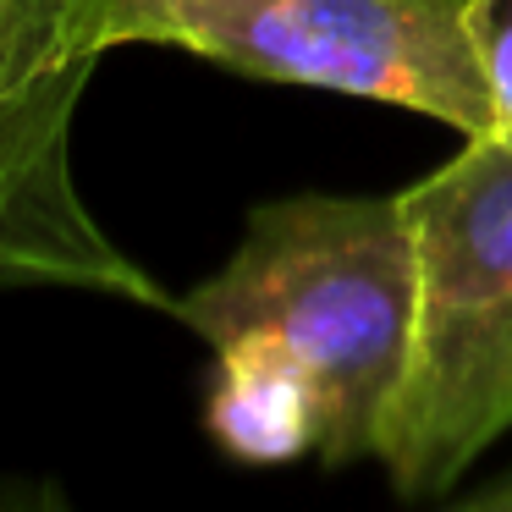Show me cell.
<instances>
[{
    "instance_id": "6da1fadb",
    "label": "cell",
    "mask_w": 512,
    "mask_h": 512,
    "mask_svg": "<svg viewBox=\"0 0 512 512\" xmlns=\"http://www.w3.org/2000/svg\"><path fill=\"white\" fill-rule=\"evenodd\" d=\"M419 309V259L402 193L386 199L254 204L243 243L215 276L182 292L171 320L204 342L270 331L303 358L320 391V463L375 457V435L402 386Z\"/></svg>"
},
{
    "instance_id": "7a4b0ae2",
    "label": "cell",
    "mask_w": 512,
    "mask_h": 512,
    "mask_svg": "<svg viewBox=\"0 0 512 512\" xmlns=\"http://www.w3.org/2000/svg\"><path fill=\"white\" fill-rule=\"evenodd\" d=\"M419 309L402 386L375 435L397 496L452 490L512 430V133L463 138L402 188Z\"/></svg>"
},
{
    "instance_id": "3957f363",
    "label": "cell",
    "mask_w": 512,
    "mask_h": 512,
    "mask_svg": "<svg viewBox=\"0 0 512 512\" xmlns=\"http://www.w3.org/2000/svg\"><path fill=\"white\" fill-rule=\"evenodd\" d=\"M100 45H166L243 78L402 105L463 138L496 133L468 0H100Z\"/></svg>"
},
{
    "instance_id": "277c9868",
    "label": "cell",
    "mask_w": 512,
    "mask_h": 512,
    "mask_svg": "<svg viewBox=\"0 0 512 512\" xmlns=\"http://www.w3.org/2000/svg\"><path fill=\"white\" fill-rule=\"evenodd\" d=\"M100 0H0V292H100L171 314L177 298L116 243L72 171Z\"/></svg>"
},
{
    "instance_id": "5b68a950",
    "label": "cell",
    "mask_w": 512,
    "mask_h": 512,
    "mask_svg": "<svg viewBox=\"0 0 512 512\" xmlns=\"http://www.w3.org/2000/svg\"><path fill=\"white\" fill-rule=\"evenodd\" d=\"M204 424L237 463H292L320 452V391L287 342L270 331H243L215 342Z\"/></svg>"
},
{
    "instance_id": "8992f818",
    "label": "cell",
    "mask_w": 512,
    "mask_h": 512,
    "mask_svg": "<svg viewBox=\"0 0 512 512\" xmlns=\"http://www.w3.org/2000/svg\"><path fill=\"white\" fill-rule=\"evenodd\" d=\"M468 34L496 105V133H512V0H468Z\"/></svg>"
},
{
    "instance_id": "52a82bcc",
    "label": "cell",
    "mask_w": 512,
    "mask_h": 512,
    "mask_svg": "<svg viewBox=\"0 0 512 512\" xmlns=\"http://www.w3.org/2000/svg\"><path fill=\"white\" fill-rule=\"evenodd\" d=\"M463 507H468V512H512V474H496L490 485L468 490Z\"/></svg>"
}]
</instances>
